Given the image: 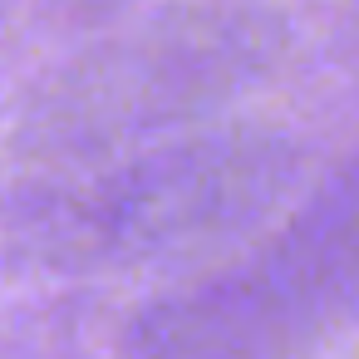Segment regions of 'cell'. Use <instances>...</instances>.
Listing matches in <instances>:
<instances>
[{
  "instance_id": "cell-5",
  "label": "cell",
  "mask_w": 359,
  "mask_h": 359,
  "mask_svg": "<svg viewBox=\"0 0 359 359\" xmlns=\"http://www.w3.org/2000/svg\"><path fill=\"white\" fill-rule=\"evenodd\" d=\"M344 60H349V69L359 74V20H354V35H349V45H344Z\"/></svg>"
},
{
  "instance_id": "cell-4",
  "label": "cell",
  "mask_w": 359,
  "mask_h": 359,
  "mask_svg": "<svg viewBox=\"0 0 359 359\" xmlns=\"http://www.w3.org/2000/svg\"><path fill=\"white\" fill-rule=\"evenodd\" d=\"M74 15H109V11H133V0H65Z\"/></svg>"
},
{
  "instance_id": "cell-3",
  "label": "cell",
  "mask_w": 359,
  "mask_h": 359,
  "mask_svg": "<svg viewBox=\"0 0 359 359\" xmlns=\"http://www.w3.org/2000/svg\"><path fill=\"white\" fill-rule=\"evenodd\" d=\"M359 320V148L295 192L246 256L153 295L123 359H305Z\"/></svg>"
},
{
  "instance_id": "cell-6",
  "label": "cell",
  "mask_w": 359,
  "mask_h": 359,
  "mask_svg": "<svg viewBox=\"0 0 359 359\" xmlns=\"http://www.w3.org/2000/svg\"><path fill=\"white\" fill-rule=\"evenodd\" d=\"M11 6H15V0H0V20H6V15H11Z\"/></svg>"
},
{
  "instance_id": "cell-1",
  "label": "cell",
  "mask_w": 359,
  "mask_h": 359,
  "mask_svg": "<svg viewBox=\"0 0 359 359\" xmlns=\"http://www.w3.org/2000/svg\"><path fill=\"white\" fill-rule=\"evenodd\" d=\"M305 143L271 123H207L138 153L40 172L11 192L0 246L35 276L138 271L256 231L305 187Z\"/></svg>"
},
{
  "instance_id": "cell-2",
  "label": "cell",
  "mask_w": 359,
  "mask_h": 359,
  "mask_svg": "<svg viewBox=\"0 0 359 359\" xmlns=\"http://www.w3.org/2000/svg\"><path fill=\"white\" fill-rule=\"evenodd\" d=\"M290 50L276 0H158L45 69L15 109L11 153L74 172L207 128L256 94Z\"/></svg>"
}]
</instances>
